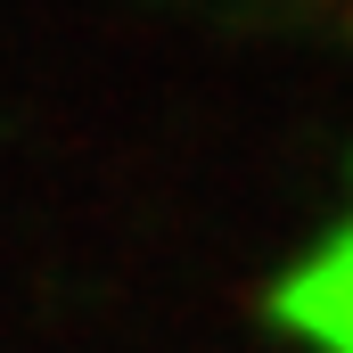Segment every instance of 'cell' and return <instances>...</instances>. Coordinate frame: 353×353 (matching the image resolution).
I'll use <instances>...</instances> for the list:
<instances>
[{
  "label": "cell",
  "instance_id": "obj_1",
  "mask_svg": "<svg viewBox=\"0 0 353 353\" xmlns=\"http://www.w3.org/2000/svg\"><path fill=\"white\" fill-rule=\"evenodd\" d=\"M263 312L304 353H353V214L263 288Z\"/></svg>",
  "mask_w": 353,
  "mask_h": 353
}]
</instances>
